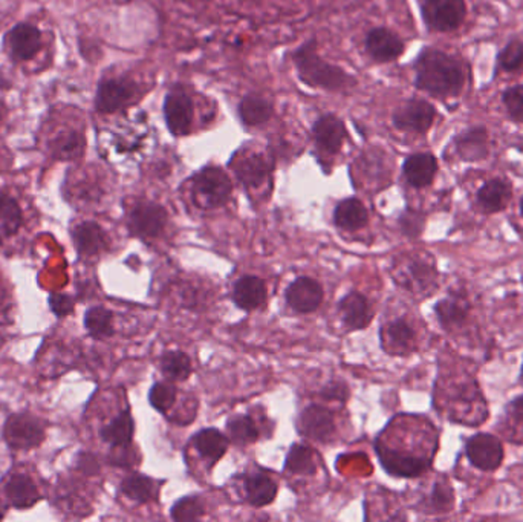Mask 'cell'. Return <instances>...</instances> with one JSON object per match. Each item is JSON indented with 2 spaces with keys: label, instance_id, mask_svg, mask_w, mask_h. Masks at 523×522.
Listing matches in <instances>:
<instances>
[{
  "label": "cell",
  "instance_id": "obj_1",
  "mask_svg": "<svg viewBox=\"0 0 523 522\" xmlns=\"http://www.w3.org/2000/svg\"><path fill=\"white\" fill-rule=\"evenodd\" d=\"M415 72L418 89L437 97H455L465 85L463 67L453 57L437 50L422 52L415 63Z\"/></svg>",
  "mask_w": 523,
  "mask_h": 522
},
{
  "label": "cell",
  "instance_id": "obj_2",
  "mask_svg": "<svg viewBox=\"0 0 523 522\" xmlns=\"http://www.w3.org/2000/svg\"><path fill=\"white\" fill-rule=\"evenodd\" d=\"M293 62L297 77L300 78V82L305 83L306 86L338 93L346 87L354 86L356 83L349 72L336 65H330L319 56L317 41L314 39L305 41L302 47L295 50Z\"/></svg>",
  "mask_w": 523,
  "mask_h": 522
},
{
  "label": "cell",
  "instance_id": "obj_3",
  "mask_svg": "<svg viewBox=\"0 0 523 522\" xmlns=\"http://www.w3.org/2000/svg\"><path fill=\"white\" fill-rule=\"evenodd\" d=\"M233 183L229 175L216 166L199 170L194 178V196L196 202L207 209L221 207L229 201Z\"/></svg>",
  "mask_w": 523,
  "mask_h": 522
},
{
  "label": "cell",
  "instance_id": "obj_4",
  "mask_svg": "<svg viewBox=\"0 0 523 522\" xmlns=\"http://www.w3.org/2000/svg\"><path fill=\"white\" fill-rule=\"evenodd\" d=\"M6 445L17 451H30L45 440V425L36 415L13 414L8 417L4 428Z\"/></svg>",
  "mask_w": 523,
  "mask_h": 522
},
{
  "label": "cell",
  "instance_id": "obj_5",
  "mask_svg": "<svg viewBox=\"0 0 523 522\" xmlns=\"http://www.w3.org/2000/svg\"><path fill=\"white\" fill-rule=\"evenodd\" d=\"M164 118L168 132L173 137H187L192 132L194 120V98L181 86H175L166 94L163 104Z\"/></svg>",
  "mask_w": 523,
  "mask_h": 522
},
{
  "label": "cell",
  "instance_id": "obj_6",
  "mask_svg": "<svg viewBox=\"0 0 523 522\" xmlns=\"http://www.w3.org/2000/svg\"><path fill=\"white\" fill-rule=\"evenodd\" d=\"M138 86L129 78H106L98 83L95 109L100 113L120 112L137 98Z\"/></svg>",
  "mask_w": 523,
  "mask_h": 522
},
{
  "label": "cell",
  "instance_id": "obj_7",
  "mask_svg": "<svg viewBox=\"0 0 523 522\" xmlns=\"http://www.w3.org/2000/svg\"><path fill=\"white\" fill-rule=\"evenodd\" d=\"M464 0H424L422 17L427 26L435 32H447L456 30L465 19Z\"/></svg>",
  "mask_w": 523,
  "mask_h": 522
},
{
  "label": "cell",
  "instance_id": "obj_8",
  "mask_svg": "<svg viewBox=\"0 0 523 522\" xmlns=\"http://www.w3.org/2000/svg\"><path fill=\"white\" fill-rule=\"evenodd\" d=\"M465 454L472 466L479 471L493 472L502 464L503 446L498 436L481 432L468 438Z\"/></svg>",
  "mask_w": 523,
  "mask_h": 522
},
{
  "label": "cell",
  "instance_id": "obj_9",
  "mask_svg": "<svg viewBox=\"0 0 523 522\" xmlns=\"http://www.w3.org/2000/svg\"><path fill=\"white\" fill-rule=\"evenodd\" d=\"M437 111L430 103L421 98H411L401 104L393 113V124L400 130L424 133L432 128Z\"/></svg>",
  "mask_w": 523,
  "mask_h": 522
},
{
  "label": "cell",
  "instance_id": "obj_10",
  "mask_svg": "<svg viewBox=\"0 0 523 522\" xmlns=\"http://www.w3.org/2000/svg\"><path fill=\"white\" fill-rule=\"evenodd\" d=\"M167 224V212L157 202L141 201L129 215V230L141 238H157Z\"/></svg>",
  "mask_w": 523,
  "mask_h": 522
},
{
  "label": "cell",
  "instance_id": "obj_11",
  "mask_svg": "<svg viewBox=\"0 0 523 522\" xmlns=\"http://www.w3.org/2000/svg\"><path fill=\"white\" fill-rule=\"evenodd\" d=\"M376 454L380 456L383 467L391 475L411 478V476L421 475L422 472L430 466V458L413 455L407 452H396L380 443L376 445Z\"/></svg>",
  "mask_w": 523,
  "mask_h": 522
},
{
  "label": "cell",
  "instance_id": "obj_12",
  "mask_svg": "<svg viewBox=\"0 0 523 522\" xmlns=\"http://www.w3.org/2000/svg\"><path fill=\"white\" fill-rule=\"evenodd\" d=\"M312 137L321 152L337 155L347 139V130L341 118L334 113H326L317 118V122L312 126Z\"/></svg>",
  "mask_w": 523,
  "mask_h": 522
},
{
  "label": "cell",
  "instance_id": "obj_13",
  "mask_svg": "<svg viewBox=\"0 0 523 522\" xmlns=\"http://www.w3.org/2000/svg\"><path fill=\"white\" fill-rule=\"evenodd\" d=\"M366 51L371 56L372 60L378 63H389L396 60L404 52V43L401 39L396 36L387 28H374L367 32Z\"/></svg>",
  "mask_w": 523,
  "mask_h": 522
},
{
  "label": "cell",
  "instance_id": "obj_14",
  "mask_svg": "<svg viewBox=\"0 0 523 522\" xmlns=\"http://www.w3.org/2000/svg\"><path fill=\"white\" fill-rule=\"evenodd\" d=\"M8 50L17 62H28L36 57L41 48V32L30 23L15 25L6 36Z\"/></svg>",
  "mask_w": 523,
  "mask_h": 522
},
{
  "label": "cell",
  "instance_id": "obj_15",
  "mask_svg": "<svg viewBox=\"0 0 523 522\" xmlns=\"http://www.w3.org/2000/svg\"><path fill=\"white\" fill-rule=\"evenodd\" d=\"M323 288L311 277H299L286 290V302L294 311L312 312L320 307Z\"/></svg>",
  "mask_w": 523,
  "mask_h": 522
},
{
  "label": "cell",
  "instance_id": "obj_16",
  "mask_svg": "<svg viewBox=\"0 0 523 522\" xmlns=\"http://www.w3.org/2000/svg\"><path fill=\"white\" fill-rule=\"evenodd\" d=\"M299 429L311 440L328 441L336 432V423L329 410L314 405L306 408L300 415Z\"/></svg>",
  "mask_w": 523,
  "mask_h": 522
},
{
  "label": "cell",
  "instance_id": "obj_17",
  "mask_svg": "<svg viewBox=\"0 0 523 522\" xmlns=\"http://www.w3.org/2000/svg\"><path fill=\"white\" fill-rule=\"evenodd\" d=\"M234 174L245 187H259L268 178L269 163L264 155L257 152L239 154L233 159Z\"/></svg>",
  "mask_w": 523,
  "mask_h": 522
},
{
  "label": "cell",
  "instance_id": "obj_18",
  "mask_svg": "<svg viewBox=\"0 0 523 522\" xmlns=\"http://www.w3.org/2000/svg\"><path fill=\"white\" fill-rule=\"evenodd\" d=\"M437 172V158L430 154L410 155L402 166V174L406 176L407 183L415 189L432 184Z\"/></svg>",
  "mask_w": 523,
  "mask_h": 522
},
{
  "label": "cell",
  "instance_id": "obj_19",
  "mask_svg": "<svg viewBox=\"0 0 523 522\" xmlns=\"http://www.w3.org/2000/svg\"><path fill=\"white\" fill-rule=\"evenodd\" d=\"M72 241L83 256H95L107 247L106 233L92 220L82 222L72 230Z\"/></svg>",
  "mask_w": 523,
  "mask_h": 522
},
{
  "label": "cell",
  "instance_id": "obj_20",
  "mask_svg": "<svg viewBox=\"0 0 523 522\" xmlns=\"http://www.w3.org/2000/svg\"><path fill=\"white\" fill-rule=\"evenodd\" d=\"M4 490H5L6 500L14 508H30L41 500L36 482L25 473L11 475Z\"/></svg>",
  "mask_w": 523,
  "mask_h": 522
},
{
  "label": "cell",
  "instance_id": "obj_21",
  "mask_svg": "<svg viewBox=\"0 0 523 522\" xmlns=\"http://www.w3.org/2000/svg\"><path fill=\"white\" fill-rule=\"evenodd\" d=\"M240 122L248 128H257L262 124L268 123L275 113L273 103L257 94H248L240 100L238 106Z\"/></svg>",
  "mask_w": 523,
  "mask_h": 522
},
{
  "label": "cell",
  "instance_id": "obj_22",
  "mask_svg": "<svg viewBox=\"0 0 523 522\" xmlns=\"http://www.w3.org/2000/svg\"><path fill=\"white\" fill-rule=\"evenodd\" d=\"M470 302L464 296L452 294V296L442 299L441 302L437 303L435 312H437V320L441 323L444 329H455V328L463 327L470 314Z\"/></svg>",
  "mask_w": 523,
  "mask_h": 522
},
{
  "label": "cell",
  "instance_id": "obj_23",
  "mask_svg": "<svg viewBox=\"0 0 523 522\" xmlns=\"http://www.w3.org/2000/svg\"><path fill=\"white\" fill-rule=\"evenodd\" d=\"M233 299L236 305L245 311L259 308L266 301L264 281L257 276L240 277L234 285Z\"/></svg>",
  "mask_w": 523,
  "mask_h": 522
},
{
  "label": "cell",
  "instance_id": "obj_24",
  "mask_svg": "<svg viewBox=\"0 0 523 522\" xmlns=\"http://www.w3.org/2000/svg\"><path fill=\"white\" fill-rule=\"evenodd\" d=\"M338 308L341 319L349 329H361L371 322L372 316L366 297L361 296L358 292H349L347 296L343 297Z\"/></svg>",
  "mask_w": 523,
  "mask_h": 522
},
{
  "label": "cell",
  "instance_id": "obj_25",
  "mask_svg": "<svg viewBox=\"0 0 523 522\" xmlns=\"http://www.w3.org/2000/svg\"><path fill=\"white\" fill-rule=\"evenodd\" d=\"M369 220L366 207L356 198H347L338 202L334 211V222L343 230H358Z\"/></svg>",
  "mask_w": 523,
  "mask_h": 522
},
{
  "label": "cell",
  "instance_id": "obj_26",
  "mask_svg": "<svg viewBox=\"0 0 523 522\" xmlns=\"http://www.w3.org/2000/svg\"><path fill=\"white\" fill-rule=\"evenodd\" d=\"M457 154L465 161H479L488 154V135L485 129H470L456 140Z\"/></svg>",
  "mask_w": 523,
  "mask_h": 522
},
{
  "label": "cell",
  "instance_id": "obj_27",
  "mask_svg": "<svg viewBox=\"0 0 523 522\" xmlns=\"http://www.w3.org/2000/svg\"><path fill=\"white\" fill-rule=\"evenodd\" d=\"M133 430H135V426H133L132 415H131V410H126L120 412V415H117L109 425L104 426L100 436L107 445L113 447H122V446H131L132 443Z\"/></svg>",
  "mask_w": 523,
  "mask_h": 522
},
{
  "label": "cell",
  "instance_id": "obj_28",
  "mask_svg": "<svg viewBox=\"0 0 523 522\" xmlns=\"http://www.w3.org/2000/svg\"><path fill=\"white\" fill-rule=\"evenodd\" d=\"M511 198L509 185L502 180H491L479 189L478 202L488 213H496L505 209Z\"/></svg>",
  "mask_w": 523,
  "mask_h": 522
},
{
  "label": "cell",
  "instance_id": "obj_29",
  "mask_svg": "<svg viewBox=\"0 0 523 522\" xmlns=\"http://www.w3.org/2000/svg\"><path fill=\"white\" fill-rule=\"evenodd\" d=\"M194 445L201 456L212 463H216L225 455L229 440L218 429H203L194 436Z\"/></svg>",
  "mask_w": 523,
  "mask_h": 522
},
{
  "label": "cell",
  "instance_id": "obj_30",
  "mask_svg": "<svg viewBox=\"0 0 523 522\" xmlns=\"http://www.w3.org/2000/svg\"><path fill=\"white\" fill-rule=\"evenodd\" d=\"M244 489L247 500L251 506L255 507H264L275 501V493H277L275 482L264 473L249 475L245 480Z\"/></svg>",
  "mask_w": 523,
  "mask_h": 522
},
{
  "label": "cell",
  "instance_id": "obj_31",
  "mask_svg": "<svg viewBox=\"0 0 523 522\" xmlns=\"http://www.w3.org/2000/svg\"><path fill=\"white\" fill-rule=\"evenodd\" d=\"M23 224L21 205L5 194H0V244L21 230Z\"/></svg>",
  "mask_w": 523,
  "mask_h": 522
},
{
  "label": "cell",
  "instance_id": "obj_32",
  "mask_svg": "<svg viewBox=\"0 0 523 522\" xmlns=\"http://www.w3.org/2000/svg\"><path fill=\"white\" fill-rule=\"evenodd\" d=\"M85 148V139L78 130H61L51 143L52 155L59 159L78 158Z\"/></svg>",
  "mask_w": 523,
  "mask_h": 522
},
{
  "label": "cell",
  "instance_id": "obj_33",
  "mask_svg": "<svg viewBox=\"0 0 523 522\" xmlns=\"http://www.w3.org/2000/svg\"><path fill=\"white\" fill-rule=\"evenodd\" d=\"M386 338L392 353H410L415 346V331L404 319H396L387 325Z\"/></svg>",
  "mask_w": 523,
  "mask_h": 522
},
{
  "label": "cell",
  "instance_id": "obj_34",
  "mask_svg": "<svg viewBox=\"0 0 523 522\" xmlns=\"http://www.w3.org/2000/svg\"><path fill=\"white\" fill-rule=\"evenodd\" d=\"M122 491L132 501L149 502L158 495L157 482L142 475L128 476L122 484Z\"/></svg>",
  "mask_w": 523,
  "mask_h": 522
},
{
  "label": "cell",
  "instance_id": "obj_35",
  "mask_svg": "<svg viewBox=\"0 0 523 522\" xmlns=\"http://www.w3.org/2000/svg\"><path fill=\"white\" fill-rule=\"evenodd\" d=\"M85 328L94 338H107L113 334V314L104 307H92L85 314Z\"/></svg>",
  "mask_w": 523,
  "mask_h": 522
},
{
  "label": "cell",
  "instance_id": "obj_36",
  "mask_svg": "<svg viewBox=\"0 0 523 522\" xmlns=\"http://www.w3.org/2000/svg\"><path fill=\"white\" fill-rule=\"evenodd\" d=\"M407 276H409V285L410 287L426 288L432 287L437 281V268L432 261H427L426 257H417L409 262L407 266Z\"/></svg>",
  "mask_w": 523,
  "mask_h": 522
},
{
  "label": "cell",
  "instance_id": "obj_37",
  "mask_svg": "<svg viewBox=\"0 0 523 522\" xmlns=\"http://www.w3.org/2000/svg\"><path fill=\"white\" fill-rule=\"evenodd\" d=\"M286 469L300 475H312L317 469L314 452L308 446L294 445L286 456Z\"/></svg>",
  "mask_w": 523,
  "mask_h": 522
},
{
  "label": "cell",
  "instance_id": "obj_38",
  "mask_svg": "<svg viewBox=\"0 0 523 522\" xmlns=\"http://www.w3.org/2000/svg\"><path fill=\"white\" fill-rule=\"evenodd\" d=\"M161 369L168 379L181 382L192 374V362L181 351H168L161 359Z\"/></svg>",
  "mask_w": 523,
  "mask_h": 522
},
{
  "label": "cell",
  "instance_id": "obj_39",
  "mask_svg": "<svg viewBox=\"0 0 523 522\" xmlns=\"http://www.w3.org/2000/svg\"><path fill=\"white\" fill-rule=\"evenodd\" d=\"M229 434L234 443L239 445H248L257 440L259 430L256 428L255 421L249 418L248 415H236L229 421Z\"/></svg>",
  "mask_w": 523,
  "mask_h": 522
},
{
  "label": "cell",
  "instance_id": "obj_40",
  "mask_svg": "<svg viewBox=\"0 0 523 522\" xmlns=\"http://www.w3.org/2000/svg\"><path fill=\"white\" fill-rule=\"evenodd\" d=\"M203 515V504L198 497H185L172 507L175 521H196Z\"/></svg>",
  "mask_w": 523,
  "mask_h": 522
},
{
  "label": "cell",
  "instance_id": "obj_41",
  "mask_svg": "<svg viewBox=\"0 0 523 522\" xmlns=\"http://www.w3.org/2000/svg\"><path fill=\"white\" fill-rule=\"evenodd\" d=\"M176 400V390L173 388L172 384L168 383H155L152 390L149 392V401L155 410L159 412H166V410L172 408L173 403Z\"/></svg>",
  "mask_w": 523,
  "mask_h": 522
},
{
  "label": "cell",
  "instance_id": "obj_42",
  "mask_svg": "<svg viewBox=\"0 0 523 522\" xmlns=\"http://www.w3.org/2000/svg\"><path fill=\"white\" fill-rule=\"evenodd\" d=\"M453 489L446 482H439L435 484L430 500H428V508L430 512H450L455 501Z\"/></svg>",
  "mask_w": 523,
  "mask_h": 522
},
{
  "label": "cell",
  "instance_id": "obj_43",
  "mask_svg": "<svg viewBox=\"0 0 523 522\" xmlns=\"http://www.w3.org/2000/svg\"><path fill=\"white\" fill-rule=\"evenodd\" d=\"M499 63L505 71H518L523 68V41H509L499 54Z\"/></svg>",
  "mask_w": 523,
  "mask_h": 522
},
{
  "label": "cell",
  "instance_id": "obj_44",
  "mask_svg": "<svg viewBox=\"0 0 523 522\" xmlns=\"http://www.w3.org/2000/svg\"><path fill=\"white\" fill-rule=\"evenodd\" d=\"M503 103L514 120L523 122V86L509 87V91H505Z\"/></svg>",
  "mask_w": 523,
  "mask_h": 522
},
{
  "label": "cell",
  "instance_id": "obj_45",
  "mask_svg": "<svg viewBox=\"0 0 523 522\" xmlns=\"http://www.w3.org/2000/svg\"><path fill=\"white\" fill-rule=\"evenodd\" d=\"M50 307L57 318H65L74 310V301L67 294L61 292H52L50 296Z\"/></svg>",
  "mask_w": 523,
  "mask_h": 522
},
{
  "label": "cell",
  "instance_id": "obj_46",
  "mask_svg": "<svg viewBox=\"0 0 523 522\" xmlns=\"http://www.w3.org/2000/svg\"><path fill=\"white\" fill-rule=\"evenodd\" d=\"M401 227L407 235L417 236L422 230L421 216L417 213H406L401 218Z\"/></svg>",
  "mask_w": 523,
  "mask_h": 522
},
{
  "label": "cell",
  "instance_id": "obj_47",
  "mask_svg": "<svg viewBox=\"0 0 523 522\" xmlns=\"http://www.w3.org/2000/svg\"><path fill=\"white\" fill-rule=\"evenodd\" d=\"M323 397L328 400H340L345 401L347 399V388L343 383H329L323 388Z\"/></svg>",
  "mask_w": 523,
  "mask_h": 522
},
{
  "label": "cell",
  "instance_id": "obj_48",
  "mask_svg": "<svg viewBox=\"0 0 523 522\" xmlns=\"http://www.w3.org/2000/svg\"><path fill=\"white\" fill-rule=\"evenodd\" d=\"M507 412L511 417V420L518 423L523 429V395H518L509 403Z\"/></svg>",
  "mask_w": 523,
  "mask_h": 522
},
{
  "label": "cell",
  "instance_id": "obj_49",
  "mask_svg": "<svg viewBox=\"0 0 523 522\" xmlns=\"http://www.w3.org/2000/svg\"><path fill=\"white\" fill-rule=\"evenodd\" d=\"M78 466L83 472H86L89 475L98 472V463L92 455H83L82 461H78Z\"/></svg>",
  "mask_w": 523,
  "mask_h": 522
},
{
  "label": "cell",
  "instance_id": "obj_50",
  "mask_svg": "<svg viewBox=\"0 0 523 522\" xmlns=\"http://www.w3.org/2000/svg\"><path fill=\"white\" fill-rule=\"evenodd\" d=\"M6 115V108L4 103L0 102V123H2V120L5 118Z\"/></svg>",
  "mask_w": 523,
  "mask_h": 522
},
{
  "label": "cell",
  "instance_id": "obj_51",
  "mask_svg": "<svg viewBox=\"0 0 523 522\" xmlns=\"http://www.w3.org/2000/svg\"><path fill=\"white\" fill-rule=\"evenodd\" d=\"M4 517H5V510H4V507L0 504V519H4Z\"/></svg>",
  "mask_w": 523,
  "mask_h": 522
},
{
  "label": "cell",
  "instance_id": "obj_52",
  "mask_svg": "<svg viewBox=\"0 0 523 522\" xmlns=\"http://www.w3.org/2000/svg\"><path fill=\"white\" fill-rule=\"evenodd\" d=\"M520 212H522V216H523V198H522V202H520Z\"/></svg>",
  "mask_w": 523,
  "mask_h": 522
}]
</instances>
